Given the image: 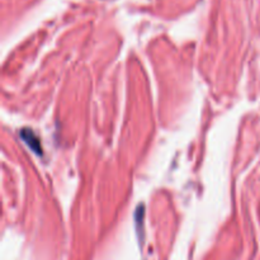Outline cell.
<instances>
[{
	"label": "cell",
	"instance_id": "cell-1",
	"mask_svg": "<svg viewBox=\"0 0 260 260\" xmlns=\"http://www.w3.org/2000/svg\"><path fill=\"white\" fill-rule=\"evenodd\" d=\"M20 137L24 140L25 144L38 155H42V149H41L40 141H38V137L33 134V131L30 129H22L20 132Z\"/></svg>",
	"mask_w": 260,
	"mask_h": 260
}]
</instances>
